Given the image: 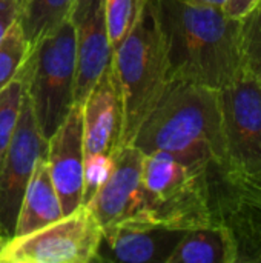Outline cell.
Returning <instances> with one entry per match:
<instances>
[{"mask_svg": "<svg viewBox=\"0 0 261 263\" xmlns=\"http://www.w3.org/2000/svg\"><path fill=\"white\" fill-rule=\"evenodd\" d=\"M242 63L261 82V2L242 18Z\"/></svg>", "mask_w": 261, "mask_h": 263, "instance_id": "cell-20", "label": "cell"}, {"mask_svg": "<svg viewBox=\"0 0 261 263\" xmlns=\"http://www.w3.org/2000/svg\"><path fill=\"white\" fill-rule=\"evenodd\" d=\"M129 145L143 154L160 151L186 165H220L225 170L218 91L191 82L169 80Z\"/></svg>", "mask_w": 261, "mask_h": 263, "instance_id": "cell-2", "label": "cell"}, {"mask_svg": "<svg viewBox=\"0 0 261 263\" xmlns=\"http://www.w3.org/2000/svg\"><path fill=\"white\" fill-rule=\"evenodd\" d=\"M114 168V157L95 154L85 157L83 166V205H86L94 194L109 179Z\"/></svg>", "mask_w": 261, "mask_h": 263, "instance_id": "cell-21", "label": "cell"}, {"mask_svg": "<svg viewBox=\"0 0 261 263\" xmlns=\"http://www.w3.org/2000/svg\"><path fill=\"white\" fill-rule=\"evenodd\" d=\"M237 245L225 225L186 230L168 263H237Z\"/></svg>", "mask_w": 261, "mask_h": 263, "instance_id": "cell-15", "label": "cell"}, {"mask_svg": "<svg viewBox=\"0 0 261 263\" xmlns=\"http://www.w3.org/2000/svg\"><path fill=\"white\" fill-rule=\"evenodd\" d=\"M226 174L248 186L261 180V82L245 68L218 91Z\"/></svg>", "mask_w": 261, "mask_h": 263, "instance_id": "cell-6", "label": "cell"}, {"mask_svg": "<svg viewBox=\"0 0 261 263\" xmlns=\"http://www.w3.org/2000/svg\"><path fill=\"white\" fill-rule=\"evenodd\" d=\"M18 17V0H0V40L5 37L8 29L17 22Z\"/></svg>", "mask_w": 261, "mask_h": 263, "instance_id": "cell-22", "label": "cell"}, {"mask_svg": "<svg viewBox=\"0 0 261 263\" xmlns=\"http://www.w3.org/2000/svg\"><path fill=\"white\" fill-rule=\"evenodd\" d=\"M75 0H18L17 22L29 45H35L71 14Z\"/></svg>", "mask_w": 261, "mask_h": 263, "instance_id": "cell-16", "label": "cell"}, {"mask_svg": "<svg viewBox=\"0 0 261 263\" xmlns=\"http://www.w3.org/2000/svg\"><path fill=\"white\" fill-rule=\"evenodd\" d=\"M197 5H203V6H209V8H225V5L228 3V0H191Z\"/></svg>", "mask_w": 261, "mask_h": 263, "instance_id": "cell-24", "label": "cell"}, {"mask_svg": "<svg viewBox=\"0 0 261 263\" xmlns=\"http://www.w3.org/2000/svg\"><path fill=\"white\" fill-rule=\"evenodd\" d=\"M143 156L134 145H123L114 156L109 179L86 203L102 231L126 223H146L143 216Z\"/></svg>", "mask_w": 261, "mask_h": 263, "instance_id": "cell-9", "label": "cell"}, {"mask_svg": "<svg viewBox=\"0 0 261 263\" xmlns=\"http://www.w3.org/2000/svg\"><path fill=\"white\" fill-rule=\"evenodd\" d=\"M63 216L62 203L52 183L46 157H43L37 162L25 190L14 237L45 228L60 220Z\"/></svg>", "mask_w": 261, "mask_h": 263, "instance_id": "cell-14", "label": "cell"}, {"mask_svg": "<svg viewBox=\"0 0 261 263\" xmlns=\"http://www.w3.org/2000/svg\"><path fill=\"white\" fill-rule=\"evenodd\" d=\"M22 99L23 85L18 79H14L0 91V163L15 133L20 117Z\"/></svg>", "mask_w": 261, "mask_h": 263, "instance_id": "cell-19", "label": "cell"}, {"mask_svg": "<svg viewBox=\"0 0 261 263\" xmlns=\"http://www.w3.org/2000/svg\"><path fill=\"white\" fill-rule=\"evenodd\" d=\"M146 6V0H105L108 32L115 49L132 29Z\"/></svg>", "mask_w": 261, "mask_h": 263, "instance_id": "cell-17", "label": "cell"}, {"mask_svg": "<svg viewBox=\"0 0 261 263\" xmlns=\"http://www.w3.org/2000/svg\"><path fill=\"white\" fill-rule=\"evenodd\" d=\"M215 166L186 165L160 151L145 154L142 180L146 223L185 231L215 225L211 191Z\"/></svg>", "mask_w": 261, "mask_h": 263, "instance_id": "cell-3", "label": "cell"}, {"mask_svg": "<svg viewBox=\"0 0 261 263\" xmlns=\"http://www.w3.org/2000/svg\"><path fill=\"white\" fill-rule=\"evenodd\" d=\"M162 34L169 80L220 91L243 68L242 18L191 0H148Z\"/></svg>", "mask_w": 261, "mask_h": 263, "instance_id": "cell-1", "label": "cell"}, {"mask_svg": "<svg viewBox=\"0 0 261 263\" xmlns=\"http://www.w3.org/2000/svg\"><path fill=\"white\" fill-rule=\"evenodd\" d=\"M69 20L75 37V103L82 105L114 57L105 0H75Z\"/></svg>", "mask_w": 261, "mask_h": 263, "instance_id": "cell-11", "label": "cell"}, {"mask_svg": "<svg viewBox=\"0 0 261 263\" xmlns=\"http://www.w3.org/2000/svg\"><path fill=\"white\" fill-rule=\"evenodd\" d=\"M28 51L29 45L23 35L20 23L15 22L0 40V91L15 79Z\"/></svg>", "mask_w": 261, "mask_h": 263, "instance_id": "cell-18", "label": "cell"}, {"mask_svg": "<svg viewBox=\"0 0 261 263\" xmlns=\"http://www.w3.org/2000/svg\"><path fill=\"white\" fill-rule=\"evenodd\" d=\"M261 0H228V3L225 5V12L229 17L234 18H243L246 14H249Z\"/></svg>", "mask_w": 261, "mask_h": 263, "instance_id": "cell-23", "label": "cell"}, {"mask_svg": "<svg viewBox=\"0 0 261 263\" xmlns=\"http://www.w3.org/2000/svg\"><path fill=\"white\" fill-rule=\"evenodd\" d=\"M15 79L49 140L75 105V37L69 17L29 48Z\"/></svg>", "mask_w": 261, "mask_h": 263, "instance_id": "cell-4", "label": "cell"}, {"mask_svg": "<svg viewBox=\"0 0 261 263\" xmlns=\"http://www.w3.org/2000/svg\"><path fill=\"white\" fill-rule=\"evenodd\" d=\"M185 230L152 223H126L102 231L97 262L168 263Z\"/></svg>", "mask_w": 261, "mask_h": 263, "instance_id": "cell-13", "label": "cell"}, {"mask_svg": "<svg viewBox=\"0 0 261 263\" xmlns=\"http://www.w3.org/2000/svg\"><path fill=\"white\" fill-rule=\"evenodd\" d=\"M251 188H252V190H254V191H255L258 196H261V180L258 182V183H257V185H254V186H251Z\"/></svg>", "mask_w": 261, "mask_h": 263, "instance_id": "cell-25", "label": "cell"}, {"mask_svg": "<svg viewBox=\"0 0 261 263\" xmlns=\"http://www.w3.org/2000/svg\"><path fill=\"white\" fill-rule=\"evenodd\" d=\"M5 242H6V240H5V239H2V237H0V248H2V245H3V243H5Z\"/></svg>", "mask_w": 261, "mask_h": 263, "instance_id": "cell-26", "label": "cell"}, {"mask_svg": "<svg viewBox=\"0 0 261 263\" xmlns=\"http://www.w3.org/2000/svg\"><path fill=\"white\" fill-rule=\"evenodd\" d=\"M82 123L85 157L95 154L114 157L123 146L125 100L112 63L82 103Z\"/></svg>", "mask_w": 261, "mask_h": 263, "instance_id": "cell-10", "label": "cell"}, {"mask_svg": "<svg viewBox=\"0 0 261 263\" xmlns=\"http://www.w3.org/2000/svg\"><path fill=\"white\" fill-rule=\"evenodd\" d=\"M48 154V140L40 133L29 99L23 92L20 117L11 145L0 163V237H14L25 190L37 162Z\"/></svg>", "mask_w": 261, "mask_h": 263, "instance_id": "cell-8", "label": "cell"}, {"mask_svg": "<svg viewBox=\"0 0 261 263\" xmlns=\"http://www.w3.org/2000/svg\"><path fill=\"white\" fill-rule=\"evenodd\" d=\"M112 65L125 100L123 145H129L169 83L163 39L148 0L132 29L114 49Z\"/></svg>", "mask_w": 261, "mask_h": 263, "instance_id": "cell-5", "label": "cell"}, {"mask_svg": "<svg viewBox=\"0 0 261 263\" xmlns=\"http://www.w3.org/2000/svg\"><path fill=\"white\" fill-rule=\"evenodd\" d=\"M100 240L102 227L83 205L45 228L6 240L0 263L97 262Z\"/></svg>", "mask_w": 261, "mask_h": 263, "instance_id": "cell-7", "label": "cell"}, {"mask_svg": "<svg viewBox=\"0 0 261 263\" xmlns=\"http://www.w3.org/2000/svg\"><path fill=\"white\" fill-rule=\"evenodd\" d=\"M46 162L63 214H71L83 206V123L82 105H74L48 140Z\"/></svg>", "mask_w": 261, "mask_h": 263, "instance_id": "cell-12", "label": "cell"}]
</instances>
